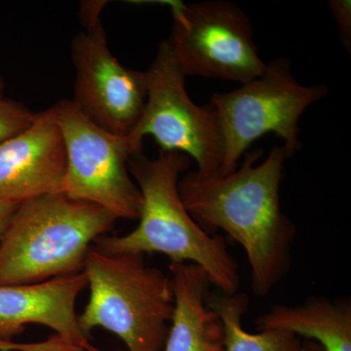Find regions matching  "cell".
Segmentation results:
<instances>
[{"mask_svg": "<svg viewBox=\"0 0 351 351\" xmlns=\"http://www.w3.org/2000/svg\"><path fill=\"white\" fill-rule=\"evenodd\" d=\"M230 174L207 177L197 171L180 180L182 203L204 228H219L241 245L251 269L252 290L263 297L290 269L294 223L280 205L284 164L291 156L284 145L274 147L257 164L262 149L244 154Z\"/></svg>", "mask_w": 351, "mask_h": 351, "instance_id": "cell-1", "label": "cell"}, {"mask_svg": "<svg viewBox=\"0 0 351 351\" xmlns=\"http://www.w3.org/2000/svg\"><path fill=\"white\" fill-rule=\"evenodd\" d=\"M189 165L191 159L181 152H161L156 159L143 152L133 154L128 169L142 195L138 225L121 237H101L94 247L112 255L160 253L171 263H193L223 294H235L239 269L225 240L201 228L180 195V176Z\"/></svg>", "mask_w": 351, "mask_h": 351, "instance_id": "cell-2", "label": "cell"}, {"mask_svg": "<svg viewBox=\"0 0 351 351\" xmlns=\"http://www.w3.org/2000/svg\"><path fill=\"white\" fill-rule=\"evenodd\" d=\"M117 221L108 210L62 191L21 203L0 240V285L80 274L88 252Z\"/></svg>", "mask_w": 351, "mask_h": 351, "instance_id": "cell-3", "label": "cell"}, {"mask_svg": "<svg viewBox=\"0 0 351 351\" xmlns=\"http://www.w3.org/2000/svg\"><path fill=\"white\" fill-rule=\"evenodd\" d=\"M83 272L90 297L78 323L88 338L103 328L129 351L163 350L175 309L170 277L147 265L145 255H112L94 245Z\"/></svg>", "mask_w": 351, "mask_h": 351, "instance_id": "cell-4", "label": "cell"}, {"mask_svg": "<svg viewBox=\"0 0 351 351\" xmlns=\"http://www.w3.org/2000/svg\"><path fill=\"white\" fill-rule=\"evenodd\" d=\"M323 84L306 86L295 80L287 59L267 64L262 75L210 101L223 138L221 176L230 174L256 140L274 133L291 154L301 147L299 120L307 108L326 96Z\"/></svg>", "mask_w": 351, "mask_h": 351, "instance_id": "cell-5", "label": "cell"}, {"mask_svg": "<svg viewBox=\"0 0 351 351\" xmlns=\"http://www.w3.org/2000/svg\"><path fill=\"white\" fill-rule=\"evenodd\" d=\"M63 136L66 170L62 193L93 203L117 219H138L142 195L128 169L129 158L141 152L129 137L96 125L71 100L50 108Z\"/></svg>", "mask_w": 351, "mask_h": 351, "instance_id": "cell-6", "label": "cell"}, {"mask_svg": "<svg viewBox=\"0 0 351 351\" xmlns=\"http://www.w3.org/2000/svg\"><path fill=\"white\" fill-rule=\"evenodd\" d=\"M147 101L142 119L128 136L143 151V141L151 135L161 152L186 154L197 163V172L221 176L223 138L210 104L199 107L189 98L184 78L168 40L159 43L147 71Z\"/></svg>", "mask_w": 351, "mask_h": 351, "instance_id": "cell-7", "label": "cell"}, {"mask_svg": "<svg viewBox=\"0 0 351 351\" xmlns=\"http://www.w3.org/2000/svg\"><path fill=\"white\" fill-rule=\"evenodd\" d=\"M165 3L173 17L168 43L184 75L244 84L263 75L267 64L258 55L250 20L239 6L223 0Z\"/></svg>", "mask_w": 351, "mask_h": 351, "instance_id": "cell-8", "label": "cell"}, {"mask_svg": "<svg viewBox=\"0 0 351 351\" xmlns=\"http://www.w3.org/2000/svg\"><path fill=\"white\" fill-rule=\"evenodd\" d=\"M105 5L104 1H89L80 9L84 29L71 44L76 71L71 101L96 125L128 137L144 113L147 75L123 66L110 52L101 22Z\"/></svg>", "mask_w": 351, "mask_h": 351, "instance_id": "cell-9", "label": "cell"}, {"mask_svg": "<svg viewBox=\"0 0 351 351\" xmlns=\"http://www.w3.org/2000/svg\"><path fill=\"white\" fill-rule=\"evenodd\" d=\"M66 170L63 136L50 108L29 129L0 145V202H25L62 191Z\"/></svg>", "mask_w": 351, "mask_h": 351, "instance_id": "cell-10", "label": "cell"}, {"mask_svg": "<svg viewBox=\"0 0 351 351\" xmlns=\"http://www.w3.org/2000/svg\"><path fill=\"white\" fill-rule=\"evenodd\" d=\"M87 288L84 272L43 282L0 285V341H13L29 324L50 328L56 335L91 348L78 323L75 306Z\"/></svg>", "mask_w": 351, "mask_h": 351, "instance_id": "cell-11", "label": "cell"}, {"mask_svg": "<svg viewBox=\"0 0 351 351\" xmlns=\"http://www.w3.org/2000/svg\"><path fill=\"white\" fill-rule=\"evenodd\" d=\"M170 271L175 309L162 351H226L223 323L206 302L212 284L204 270L179 263Z\"/></svg>", "mask_w": 351, "mask_h": 351, "instance_id": "cell-12", "label": "cell"}, {"mask_svg": "<svg viewBox=\"0 0 351 351\" xmlns=\"http://www.w3.org/2000/svg\"><path fill=\"white\" fill-rule=\"evenodd\" d=\"M258 331L280 330L304 337L325 351H351V302L309 298L300 306H274L258 318Z\"/></svg>", "mask_w": 351, "mask_h": 351, "instance_id": "cell-13", "label": "cell"}, {"mask_svg": "<svg viewBox=\"0 0 351 351\" xmlns=\"http://www.w3.org/2000/svg\"><path fill=\"white\" fill-rule=\"evenodd\" d=\"M206 302L223 323L226 351H301L302 343L292 332L267 330L252 334L244 329L242 317L248 308V297L244 293L209 292Z\"/></svg>", "mask_w": 351, "mask_h": 351, "instance_id": "cell-14", "label": "cell"}, {"mask_svg": "<svg viewBox=\"0 0 351 351\" xmlns=\"http://www.w3.org/2000/svg\"><path fill=\"white\" fill-rule=\"evenodd\" d=\"M38 113L10 99H0V145L29 129Z\"/></svg>", "mask_w": 351, "mask_h": 351, "instance_id": "cell-15", "label": "cell"}, {"mask_svg": "<svg viewBox=\"0 0 351 351\" xmlns=\"http://www.w3.org/2000/svg\"><path fill=\"white\" fill-rule=\"evenodd\" d=\"M18 351H101L95 346L80 345L59 335L55 334L44 341L38 343H20Z\"/></svg>", "mask_w": 351, "mask_h": 351, "instance_id": "cell-16", "label": "cell"}, {"mask_svg": "<svg viewBox=\"0 0 351 351\" xmlns=\"http://www.w3.org/2000/svg\"><path fill=\"white\" fill-rule=\"evenodd\" d=\"M332 15L338 23L341 40L346 49L350 51L351 45V2L350 0L329 1Z\"/></svg>", "mask_w": 351, "mask_h": 351, "instance_id": "cell-17", "label": "cell"}, {"mask_svg": "<svg viewBox=\"0 0 351 351\" xmlns=\"http://www.w3.org/2000/svg\"><path fill=\"white\" fill-rule=\"evenodd\" d=\"M19 205L13 202H0V240Z\"/></svg>", "mask_w": 351, "mask_h": 351, "instance_id": "cell-18", "label": "cell"}, {"mask_svg": "<svg viewBox=\"0 0 351 351\" xmlns=\"http://www.w3.org/2000/svg\"><path fill=\"white\" fill-rule=\"evenodd\" d=\"M301 351H325L324 348L317 343L313 341H306L302 343Z\"/></svg>", "mask_w": 351, "mask_h": 351, "instance_id": "cell-19", "label": "cell"}, {"mask_svg": "<svg viewBox=\"0 0 351 351\" xmlns=\"http://www.w3.org/2000/svg\"><path fill=\"white\" fill-rule=\"evenodd\" d=\"M20 343L15 341H0V351H18Z\"/></svg>", "mask_w": 351, "mask_h": 351, "instance_id": "cell-20", "label": "cell"}, {"mask_svg": "<svg viewBox=\"0 0 351 351\" xmlns=\"http://www.w3.org/2000/svg\"><path fill=\"white\" fill-rule=\"evenodd\" d=\"M3 80H2V78L0 77V99L3 98Z\"/></svg>", "mask_w": 351, "mask_h": 351, "instance_id": "cell-21", "label": "cell"}]
</instances>
